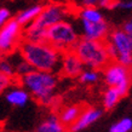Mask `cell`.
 Listing matches in <instances>:
<instances>
[{
    "mask_svg": "<svg viewBox=\"0 0 132 132\" xmlns=\"http://www.w3.org/2000/svg\"><path fill=\"white\" fill-rule=\"evenodd\" d=\"M20 52L24 61H27L36 70L56 72L62 65V52L47 41L22 40Z\"/></svg>",
    "mask_w": 132,
    "mask_h": 132,
    "instance_id": "1",
    "label": "cell"
},
{
    "mask_svg": "<svg viewBox=\"0 0 132 132\" xmlns=\"http://www.w3.org/2000/svg\"><path fill=\"white\" fill-rule=\"evenodd\" d=\"M21 80L36 102L43 105L51 103L57 84V78L51 72L32 70L21 76Z\"/></svg>",
    "mask_w": 132,
    "mask_h": 132,
    "instance_id": "2",
    "label": "cell"
},
{
    "mask_svg": "<svg viewBox=\"0 0 132 132\" xmlns=\"http://www.w3.org/2000/svg\"><path fill=\"white\" fill-rule=\"evenodd\" d=\"M74 51L82 63L93 69H103L110 62L105 48V40H93L84 38L78 40Z\"/></svg>",
    "mask_w": 132,
    "mask_h": 132,
    "instance_id": "3",
    "label": "cell"
},
{
    "mask_svg": "<svg viewBox=\"0 0 132 132\" xmlns=\"http://www.w3.org/2000/svg\"><path fill=\"white\" fill-rule=\"evenodd\" d=\"M78 35L72 26L67 22H57L47 28V43L60 50L62 53L74 50L78 43Z\"/></svg>",
    "mask_w": 132,
    "mask_h": 132,
    "instance_id": "4",
    "label": "cell"
},
{
    "mask_svg": "<svg viewBox=\"0 0 132 132\" xmlns=\"http://www.w3.org/2000/svg\"><path fill=\"white\" fill-rule=\"evenodd\" d=\"M104 79L109 86H115L120 96H126L131 87V67L112 60L103 69Z\"/></svg>",
    "mask_w": 132,
    "mask_h": 132,
    "instance_id": "5",
    "label": "cell"
},
{
    "mask_svg": "<svg viewBox=\"0 0 132 132\" xmlns=\"http://www.w3.org/2000/svg\"><path fill=\"white\" fill-rule=\"evenodd\" d=\"M22 33V26L16 18L6 22L0 29V52L7 55L18 48L21 41L23 40Z\"/></svg>",
    "mask_w": 132,
    "mask_h": 132,
    "instance_id": "6",
    "label": "cell"
},
{
    "mask_svg": "<svg viewBox=\"0 0 132 132\" xmlns=\"http://www.w3.org/2000/svg\"><path fill=\"white\" fill-rule=\"evenodd\" d=\"M65 13H67L65 6L57 4V3L50 4L47 6H44L40 15L34 20L33 23H35L36 26H40V27H44V28H48L52 24L63 21Z\"/></svg>",
    "mask_w": 132,
    "mask_h": 132,
    "instance_id": "7",
    "label": "cell"
},
{
    "mask_svg": "<svg viewBox=\"0 0 132 132\" xmlns=\"http://www.w3.org/2000/svg\"><path fill=\"white\" fill-rule=\"evenodd\" d=\"M82 61L80 57L75 53L74 50L64 52L62 55V65L61 70L63 73V75L69 76V78H76L82 73Z\"/></svg>",
    "mask_w": 132,
    "mask_h": 132,
    "instance_id": "8",
    "label": "cell"
},
{
    "mask_svg": "<svg viewBox=\"0 0 132 132\" xmlns=\"http://www.w3.org/2000/svg\"><path fill=\"white\" fill-rule=\"evenodd\" d=\"M85 38L93 39V40H105L108 35L109 27L104 20L100 22H91V21L82 20Z\"/></svg>",
    "mask_w": 132,
    "mask_h": 132,
    "instance_id": "9",
    "label": "cell"
},
{
    "mask_svg": "<svg viewBox=\"0 0 132 132\" xmlns=\"http://www.w3.org/2000/svg\"><path fill=\"white\" fill-rule=\"evenodd\" d=\"M110 41L118 50L119 53H132V33L116 29L110 34Z\"/></svg>",
    "mask_w": 132,
    "mask_h": 132,
    "instance_id": "10",
    "label": "cell"
},
{
    "mask_svg": "<svg viewBox=\"0 0 132 132\" xmlns=\"http://www.w3.org/2000/svg\"><path fill=\"white\" fill-rule=\"evenodd\" d=\"M101 115H102V112L98 110V109H85L84 112L81 113V115L79 116V119L69 127V130L70 131H81L87 126H90L92 122H95L97 119H100Z\"/></svg>",
    "mask_w": 132,
    "mask_h": 132,
    "instance_id": "11",
    "label": "cell"
},
{
    "mask_svg": "<svg viewBox=\"0 0 132 132\" xmlns=\"http://www.w3.org/2000/svg\"><path fill=\"white\" fill-rule=\"evenodd\" d=\"M85 109H82V105H79V104H75V105L65 108L60 116L61 124L64 126V128H69L79 119V116L81 115V113Z\"/></svg>",
    "mask_w": 132,
    "mask_h": 132,
    "instance_id": "12",
    "label": "cell"
},
{
    "mask_svg": "<svg viewBox=\"0 0 132 132\" xmlns=\"http://www.w3.org/2000/svg\"><path fill=\"white\" fill-rule=\"evenodd\" d=\"M23 39L29 41H47V28L32 23L23 33Z\"/></svg>",
    "mask_w": 132,
    "mask_h": 132,
    "instance_id": "13",
    "label": "cell"
},
{
    "mask_svg": "<svg viewBox=\"0 0 132 132\" xmlns=\"http://www.w3.org/2000/svg\"><path fill=\"white\" fill-rule=\"evenodd\" d=\"M5 100L9 104H11L13 107H23L28 101V93L21 88H16L9 92Z\"/></svg>",
    "mask_w": 132,
    "mask_h": 132,
    "instance_id": "14",
    "label": "cell"
},
{
    "mask_svg": "<svg viewBox=\"0 0 132 132\" xmlns=\"http://www.w3.org/2000/svg\"><path fill=\"white\" fill-rule=\"evenodd\" d=\"M43 9H44V5H38V6H33V7H29L27 10H24L23 12H21L20 15H17V17H16L17 22L21 26H24V24L32 22V21H34L36 17L40 15Z\"/></svg>",
    "mask_w": 132,
    "mask_h": 132,
    "instance_id": "15",
    "label": "cell"
},
{
    "mask_svg": "<svg viewBox=\"0 0 132 132\" xmlns=\"http://www.w3.org/2000/svg\"><path fill=\"white\" fill-rule=\"evenodd\" d=\"M64 130V126L61 124L60 118L56 115H51L47 120L39 126V132H61Z\"/></svg>",
    "mask_w": 132,
    "mask_h": 132,
    "instance_id": "16",
    "label": "cell"
},
{
    "mask_svg": "<svg viewBox=\"0 0 132 132\" xmlns=\"http://www.w3.org/2000/svg\"><path fill=\"white\" fill-rule=\"evenodd\" d=\"M120 93L118 91V88L115 86H110V87L107 90V92L104 93L103 97V104H104V108L107 110H110V109L115 105L119 100H120Z\"/></svg>",
    "mask_w": 132,
    "mask_h": 132,
    "instance_id": "17",
    "label": "cell"
},
{
    "mask_svg": "<svg viewBox=\"0 0 132 132\" xmlns=\"http://www.w3.org/2000/svg\"><path fill=\"white\" fill-rule=\"evenodd\" d=\"M80 16L82 20L91 21V22H100L103 20V17L93 6H86L85 9L80 10Z\"/></svg>",
    "mask_w": 132,
    "mask_h": 132,
    "instance_id": "18",
    "label": "cell"
},
{
    "mask_svg": "<svg viewBox=\"0 0 132 132\" xmlns=\"http://www.w3.org/2000/svg\"><path fill=\"white\" fill-rule=\"evenodd\" d=\"M132 128V120L128 118H125L122 120H120L118 124L113 125L110 131L112 132H127Z\"/></svg>",
    "mask_w": 132,
    "mask_h": 132,
    "instance_id": "19",
    "label": "cell"
},
{
    "mask_svg": "<svg viewBox=\"0 0 132 132\" xmlns=\"http://www.w3.org/2000/svg\"><path fill=\"white\" fill-rule=\"evenodd\" d=\"M0 73L6 74L9 76H13L15 74V69L11 65V63H9V61L6 60H0Z\"/></svg>",
    "mask_w": 132,
    "mask_h": 132,
    "instance_id": "20",
    "label": "cell"
},
{
    "mask_svg": "<svg viewBox=\"0 0 132 132\" xmlns=\"http://www.w3.org/2000/svg\"><path fill=\"white\" fill-rule=\"evenodd\" d=\"M98 80V74L96 72H84L80 74L81 82H96Z\"/></svg>",
    "mask_w": 132,
    "mask_h": 132,
    "instance_id": "21",
    "label": "cell"
},
{
    "mask_svg": "<svg viewBox=\"0 0 132 132\" xmlns=\"http://www.w3.org/2000/svg\"><path fill=\"white\" fill-rule=\"evenodd\" d=\"M116 61L120 62L124 65L131 67L132 65V53H119L116 57Z\"/></svg>",
    "mask_w": 132,
    "mask_h": 132,
    "instance_id": "22",
    "label": "cell"
},
{
    "mask_svg": "<svg viewBox=\"0 0 132 132\" xmlns=\"http://www.w3.org/2000/svg\"><path fill=\"white\" fill-rule=\"evenodd\" d=\"M33 69H34V68H33V67L28 63V62H27V61H23V62H22V63H20V65L17 67L16 73H17V74H20V75L22 76V75H24V74H27V73L32 72Z\"/></svg>",
    "mask_w": 132,
    "mask_h": 132,
    "instance_id": "23",
    "label": "cell"
},
{
    "mask_svg": "<svg viewBox=\"0 0 132 132\" xmlns=\"http://www.w3.org/2000/svg\"><path fill=\"white\" fill-rule=\"evenodd\" d=\"M11 80H12L11 76L0 73V93H1V92H4V90H6V88L10 86Z\"/></svg>",
    "mask_w": 132,
    "mask_h": 132,
    "instance_id": "24",
    "label": "cell"
},
{
    "mask_svg": "<svg viewBox=\"0 0 132 132\" xmlns=\"http://www.w3.org/2000/svg\"><path fill=\"white\" fill-rule=\"evenodd\" d=\"M98 4L107 9H115L120 5V1L119 0H100Z\"/></svg>",
    "mask_w": 132,
    "mask_h": 132,
    "instance_id": "25",
    "label": "cell"
},
{
    "mask_svg": "<svg viewBox=\"0 0 132 132\" xmlns=\"http://www.w3.org/2000/svg\"><path fill=\"white\" fill-rule=\"evenodd\" d=\"M9 17H10V12H9V10H6V9H1V10H0V27H3V26L6 23V21L9 20Z\"/></svg>",
    "mask_w": 132,
    "mask_h": 132,
    "instance_id": "26",
    "label": "cell"
},
{
    "mask_svg": "<svg viewBox=\"0 0 132 132\" xmlns=\"http://www.w3.org/2000/svg\"><path fill=\"white\" fill-rule=\"evenodd\" d=\"M124 30L126 33H132V21L127 22V23L124 26Z\"/></svg>",
    "mask_w": 132,
    "mask_h": 132,
    "instance_id": "27",
    "label": "cell"
},
{
    "mask_svg": "<svg viewBox=\"0 0 132 132\" xmlns=\"http://www.w3.org/2000/svg\"><path fill=\"white\" fill-rule=\"evenodd\" d=\"M100 0H84V4L86 5V6H93V5L96 4V3H98Z\"/></svg>",
    "mask_w": 132,
    "mask_h": 132,
    "instance_id": "28",
    "label": "cell"
},
{
    "mask_svg": "<svg viewBox=\"0 0 132 132\" xmlns=\"http://www.w3.org/2000/svg\"><path fill=\"white\" fill-rule=\"evenodd\" d=\"M119 6L122 9H132V3H120Z\"/></svg>",
    "mask_w": 132,
    "mask_h": 132,
    "instance_id": "29",
    "label": "cell"
},
{
    "mask_svg": "<svg viewBox=\"0 0 132 132\" xmlns=\"http://www.w3.org/2000/svg\"><path fill=\"white\" fill-rule=\"evenodd\" d=\"M1 55H3V53H1V52H0V60H1Z\"/></svg>",
    "mask_w": 132,
    "mask_h": 132,
    "instance_id": "30",
    "label": "cell"
}]
</instances>
